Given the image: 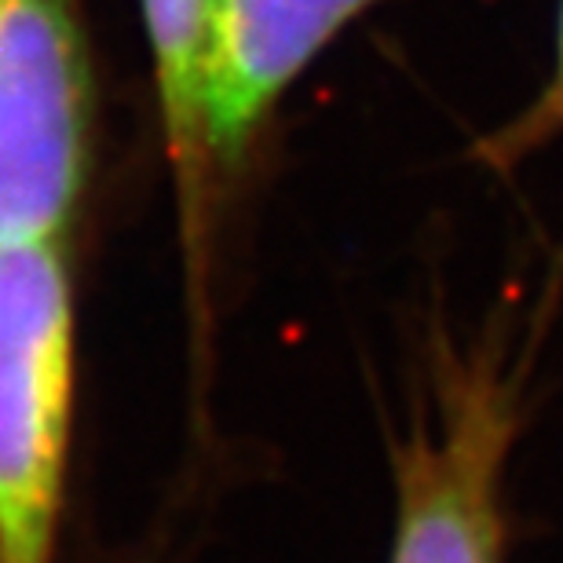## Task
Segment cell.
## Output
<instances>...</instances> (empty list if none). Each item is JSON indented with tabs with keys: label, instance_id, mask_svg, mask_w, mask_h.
<instances>
[{
	"label": "cell",
	"instance_id": "obj_1",
	"mask_svg": "<svg viewBox=\"0 0 563 563\" xmlns=\"http://www.w3.org/2000/svg\"><path fill=\"white\" fill-rule=\"evenodd\" d=\"M520 377L501 344L432 347L428 399L396 446L388 563H505V465Z\"/></svg>",
	"mask_w": 563,
	"mask_h": 563
},
{
	"label": "cell",
	"instance_id": "obj_2",
	"mask_svg": "<svg viewBox=\"0 0 563 563\" xmlns=\"http://www.w3.org/2000/svg\"><path fill=\"white\" fill-rule=\"evenodd\" d=\"M66 239L0 245V563H55L74 421Z\"/></svg>",
	"mask_w": 563,
	"mask_h": 563
},
{
	"label": "cell",
	"instance_id": "obj_3",
	"mask_svg": "<svg viewBox=\"0 0 563 563\" xmlns=\"http://www.w3.org/2000/svg\"><path fill=\"white\" fill-rule=\"evenodd\" d=\"M81 0H0V245L66 239L92 162Z\"/></svg>",
	"mask_w": 563,
	"mask_h": 563
},
{
	"label": "cell",
	"instance_id": "obj_4",
	"mask_svg": "<svg viewBox=\"0 0 563 563\" xmlns=\"http://www.w3.org/2000/svg\"><path fill=\"white\" fill-rule=\"evenodd\" d=\"M380 0H212L201 70V173L212 201L297 77Z\"/></svg>",
	"mask_w": 563,
	"mask_h": 563
},
{
	"label": "cell",
	"instance_id": "obj_5",
	"mask_svg": "<svg viewBox=\"0 0 563 563\" xmlns=\"http://www.w3.org/2000/svg\"><path fill=\"white\" fill-rule=\"evenodd\" d=\"M209 4L212 0H140L154 59L165 151L184 209L190 272L198 264V239L206 234L209 212L206 173H201V70H206Z\"/></svg>",
	"mask_w": 563,
	"mask_h": 563
},
{
	"label": "cell",
	"instance_id": "obj_6",
	"mask_svg": "<svg viewBox=\"0 0 563 563\" xmlns=\"http://www.w3.org/2000/svg\"><path fill=\"white\" fill-rule=\"evenodd\" d=\"M553 114L563 118V0H560V26H556V81H553Z\"/></svg>",
	"mask_w": 563,
	"mask_h": 563
}]
</instances>
